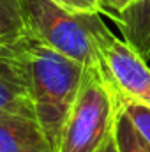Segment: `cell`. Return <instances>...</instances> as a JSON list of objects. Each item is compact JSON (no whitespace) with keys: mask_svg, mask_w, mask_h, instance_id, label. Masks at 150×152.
Returning <instances> with one entry per match:
<instances>
[{"mask_svg":"<svg viewBox=\"0 0 150 152\" xmlns=\"http://www.w3.org/2000/svg\"><path fill=\"white\" fill-rule=\"evenodd\" d=\"M27 30L44 44L85 67L101 66L94 30L101 21L99 14H76L53 0H23Z\"/></svg>","mask_w":150,"mask_h":152,"instance_id":"cell-3","label":"cell"},{"mask_svg":"<svg viewBox=\"0 0 150 152\" xmlns=\"http://www.w3.org/2000/svg\"><path fill=\"white\" fill-rule=\"evenodd\" d=\"M27 32L23 0H0V42L9 44Z\"/></svg>","mask_w":150,"mask_h":152,"instance_id":"cell-8","label":"cell"},{"mask_svg":"<svg viewBox=\"0 0 150 152\" xmlns=\"http://www.w3.org/2000/svg\"><path fill=\"white\" fill-rule=\"evenodd\" d=\"M122 99L101 66L85 69L57 152H99L115 133Z\"/></svg>","mask_w":150,"mask_h":152,"instance_id":"cell-2","label":"cell"},{"mask_svg":"<svg viewBox=\"0 0 150 152\" xmlns=\"http://www.w3.org/2000/svg\"><path fill=\"white\" fill-rule=\"evenodd\" d=\"M115 142L118 152H150V143L138 133L122 108L115 124Z\"/></svg>","mask_w":150,"mask_h":152,"instance_id":"cell-9","label":"cell"},{"mask_svg":"<svg viewBox=\"0 0 150 152\" xmlns=\"http://www.w3.org/2000/svg\"><path fill=\"white\" fill-rule=\"evenodd\" d=\"M0 113L36 117L27 75L11 44L0 46Z\"/></svg>","mask_w":150,"mask_h":152,"instance_id":"cell-5","label":"cell"},{"mask_svg":"<svg viewBox=\"0 0 150 152\" xmlns=\"http://www.w3.org/2000/svg\"><path fill=\"white\" fill-rule=\"evenodd\" d=\"M141 55H143L147 60H150V37H149V41H147V44H145V48H143V51H141Z\"/></svg>","mask_w":150,"mask_h":152,"instance_id":"cell-14","label":"cell"},{"mask_svg":"<svg viewBox=\"0 0 150 152\" xmlns=\"http://www.w3.org/2000/svg\"><path fill=\"white\" fill-rule=\"evenodd\" d=\"M53 2L76 14H99L106 11L104 0H53Z\"/></svg>","mask_w":150,"mask_h":152,"instance_id":"cell-11","label":"cell"},{"mask_svg":"<svg viewBox=\"0 0 150 152\" xmlns=\"http://www.w3.org/2000/svg\"><path fill=\"white\" fill-rule=\"evenodd\" d=\"M101 67L118 96L150 108V67L147 58L127 41L115 37L101 20L94 30Z\"/></svg>","mask_w":150,"mask_h":152,"instance_id":"cell-4","label":"cell"},{"mask_svg":"<svg viewBox=\"0 0 150 152\" xmlns=\"http://www.w3.org/2000/svg\"><path fill=\"white\" fill-rule=\"evenodd\" d=\"M143 0H104V5H106V11H110L113 18L124 14L125 11L133 9V7H138Z\"/></svg>","mask_w":150,"mask_h":152,"instance_id":"cell-12","label":"cell"},{"mask_svg":"<svg viewBox=\"0 0 150 152\" xmlns=\"http://www.w3.org/2000/svg\"><path fill=\"white\" fill-rule=\"evenodd\" d=\"M99 152H118L117 151V142H115V133H113V136L103 145V149Z\"/></svg>","mask_w":150,"mask_h":152,"instance_id":"cell-13","label":"cell"},{"mask_svg":"<svg viewBox=\"0 0 150 152\" xmlns=\"http://www.w3.org/2000/svg\"><path fill=\"white\" fill-rule=\"evenodd\" d=\"M9 44L27 75L34 115L57 152L64 124L74 104L87 67L44 44L28 30Z\"/></svg>","mask_w":150,"mask_h":152,"instance_id":"cell-1","label":"cell"},{"mask_svg":"<svg viewBox=\"0 0 150 152\" xmlns=\"http://www.w3.org/2000/svg\"><path fill=\"white\" fill-rule=\"evenodd\" d=\"M115 20L120 25L124 41L141 53L150 37V0H143L138 7L125 11Z\"/></svg>","mask_w":150,"mask_h":152,"instance_id":"cell-7","label":"cell"},{"mask_svg":"<svg viewBox=\"0 0 150 152\" xmlns=\"http://www.w3.org/2000/svg\"><path fill=\"white\" fill-rule=\"evenodd\" d=\"M122 110H124V113L131 118V122L134 124V127L138 129V133L150 143V108L149 106L134 103V101L122 99Z\"/></svg>","mask_w":150,"mask_h":152,"instance_id":"cell-10","label":"cell"},{"mask_svg":"<svg viewBox=\"0 0 150 152\" xmlns=\"http://www.w3.org/2000/svg\"><path fill=\"white\" fill-rule=\"evenodd\" d=\"M0 152H55L36 117L0 113Z\"/></svg>","mask_w":150,"mask_h":152,"instance_id":"cell-6","label":"cell"},{"mask_svg":"<svg viewBox=\"0 0 150 152\" xmlns=\"http://www.w3.org/2000/svg\"><path fill=\"white\" fill-rule=\"evenodd\" d=\"M0 46H2V42H0Z\"/></svg>","mask_w":150,"mask_h":152,"instance_id":"cell-15","label":"cell"}]
</instances>
